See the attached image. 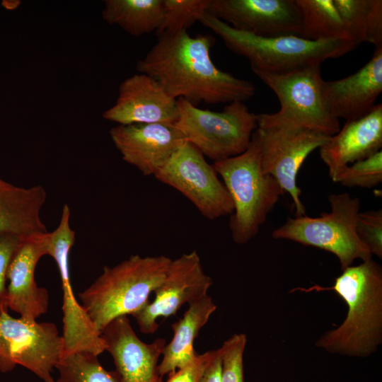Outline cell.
<instances>
[{
  "instance_id": "cell-10",
  "label": "cell",
  "mask_w": 382,
  "mask_h": 382,
  "mask_svg": "<svg viewBox=\"0 0 382 382\" xmlns=\"http://www.w3.org/2000/svg\"><path fill=\"white\" fill-rule=\"evenodd\" d=\"M64 342L56 325L0 315V372L23 366L43 382H55L53 368L62 357Z\"/></svg>"
},
{
  "instance_id": "cell-31",
  "label": "cell",
  "mask_w": 382,
  "mask_h": 382,
  "mask_svg": "<svg viewBox=\"0 0 382 382\" xmlns=\"http://www.w3.org/2000/svg\"><path fill=\"white\" fill-rule=\"evenodd\" d=\"M23 240L11 233H0V315L8 310L6 282L8 265Z\"/></svg>"
},
{
  "instance_id": "cell-26",
  "label": "cell",
  "mask_w": 382,
  "mask_h": 382,
  "mask_svg": "<svg viewBox=\"0 0 382 382\" xmlns=\"http://www.w3.org/2000/svg\"><path fill=\"white\" fill-rule=\"evenodd\" d=\"M59 372L56 382H122L116 371H108L98 356L78 352L62 357L55 366Z\"/></svg>"
},
{
  "instance_id": "cell-22",
  "label": "cell",
  "mask_w": 382,
  "mask_h": 382,
  "mask_svg": "<svg viewBox=\"0 0 382 382\" xmlns=\"http://www.w3.org/2000/svg\"><path fill=\"white\" fill-rule=\"evenodd\" d=\"M216 309V304L207 294L189 304L183 317L172 324L173 336L166 345L163 359L158 364V372L162 377L187 365L196 357L195 339Z\"/></svg>"
},
{
  "instance_id": "cell-3",
  "label": "cell",
  "mask_w": 382,
  "mask_h": 382,
  "mask_svg": "<svg viewBox=\"0 0 382 382\" xmlns=\"http://www.w3.org/2000/svg\"><path fill=\"white\" fill-rule=\"evenodd\" d=\"M171 260L164 255H134L113 267H104L102 274L79 294L96 330L101 333L112 320L132 316L146 305Z\"/></svg>"
},
{
  "instance_id": "cell-1",
  "label": "cell",
  "mask_w": 382,
  "mask_h": 382,
  "mask_svg": "<svg viewBox=\"0 0 382 382\" xmlns=\"http://www.w3.org/2000/svg\"><path fill=\"white\" fill-rule=\"evenodd\" d=\"M158 37L137 68L156 79L175 99L183 98L193 105L217 104L244 102L255 95L251 81L219 69L212 62V36L192 37L183 30Z\"/></svg>"
},
{
  "instance_id": "cell-34",
  "label": "cell",
  "mask_w": 382,
  "mask_h": 382,
  "mask_svg": "<svg viewBox=\"0 0 382 382\" xmlns=\"http://www.w3.org/2000/svg\"><path fill=\"white\" fill-rule=\"evenodd\" d=\"M292 382H294V381H292Z\"/></svg>"
},
{
  "instance_id": "cell-13",
  "label": "cell",
  "mask_w": 382,
  "mask_h": 382,
  "mask_svg": "<svg viewBox=\"0 0 382 382\" xmlns=\"http://www.w3.org/2000/svg\"><path fill=\"white\" fill-rule=\"evenodd\" d=\"M212 284L197 251L184 253L171 260L163 280L154 291V300L132 316L141 332L154 334L158 328L159 318H167L185 303L190 304L207 295Z\"/></svg>"
},
{
  "instance_id": "cell-6",
  "label": "cell",
  "mask_w": 382,
  "mask_h": 382,
  "mask_svg": "<svg viewBox=\"0 0 382 382\" xmlns=\"http://www.w3.org/2000/svg\"><path fill=\"white\" fill-rule=\"evenodd\" d=\"M328 200L330 212H323L318 217L306 214L289 218L272 231V237L329 252L337 257L341 271L352 265L357 259L364 261L371 258L356 232L359 199L343 192L330 195Z\"/></svg>"
},
{
  "instance_id": "cell-14",
  "label": "cell",
  "mask_w": 382,
  "mask_h": 382,
  "mask_svg": "<svg viewBox=\"0 0 382 382\" xmlns=\"http://www.w3.org/2000/svg\"><path fill=\"white\" fill-rule=\"evenodd\" d=\"M207 13L232 28L261 37H301L296 0H210Z\"/></svg>"
},
{
  "instance_id": "cell-9",
  "label": "cell",
  "mask_w": 382,
  "mask_h": 382,
  "mask_svg": "<svg viewBox=\"0 0 382 382\" xmlns=\"http://www.w3.org/2000/svg\"><path fill=\"white\" fill-rule=\"evenodd\" d=\"M253 73L277 96L279 118L329 137L340 129L339 120L330 113L323 94L320 65H311L287 72Z\"/></svg>"
},
{
  "instance_id": "cell-27",
  "label": "cell",
  "mask_w": 382,
  "mask_h": 382,
  "mask_svg": "<svg viewBox=\"0 0 382 382\" xmlns=\"http://www.w3.org/2000/svg\"><path fill=\"white\" fill-rule=\"evenodd\" d=\"M162 23L158 36L187 30L207 13L210 0H163Z\"/></svg>"
},
{
  "instance_id": "cell-20",
  "label": "cell",
  "mask_w": 382,
  "mask_h": 382,
  "mask_svg": "<svg viewBox=\"0 0 382 382\" xmlns=\"http://www.w3.org/2000/svg\"><path fill=\"white\" fill-rule=\"evenodd\" d=\"M382 147V105L364 116L346 121L339 132L319 148L332 180L347 166L364 159Z\"/></svg>"
},
{
  "instance_id": "cell-5",
  "label": "cell",
  "mask_w": 382,
  "mask_h": 382,
  "mask_svg": "<svg viewBox=\"0 0 382 382\" xmlns=\"http://www.w3.org/2000/svg\"><path fill=\"white\" fill-rule=\"evenodd\" d=\"M199 22L218 35L229 50L246 57L253 71L279 74L320 65L358 46L347 40L313 41L295 35L257 36L238 30L207 13Z\"/></svg>"
},
{
  "instance_id": "cell-24",
  "label": "cell",
  "mask_w": 382,
  "mask_h": 382,
  "mask_svg": "<svg viewBox=\"0 0 382 382\" xmlns=\"http://www.w3.org/2000/svg\"><path fill=\"white\" fill-rule=\"evenodd\" d=\"M349 40L357 45L382 46L381 0H333Z\"/></svg>"
},
{
  "instance_id": "cell-30",
  "label": "cell",
  "mask_w": 382,
  "mask_h": 382,
  "mask_svg": "<svg viewBox=\"0 0 382 382\" xmlns=\"http://www.w3.org/2000/svg\"><path fill=\"white\" fill-rule=\"evenodd\" d=\"M356 232L371 254L382 258V209L359 212Z\"/></svg>"
},
{
  "instance_id": "cell-4",
  "label": "cell",
  "mask_w": 382,
  "mask_h": 382,
  "mask_svg": "<svg viewBox=\"0 0 382 382\" xmlns=\"http://www.w3.org/2000/svg\"><path fill=\"white\" fill-rule=\"evenodd\" d=\"M213 166L233 203L234 210L229 220L232 239L236 244H246L256 236L284 193L279 183L262 170L257 130L244 152L216 161Z\"/></svg>"
},
{
  "instance_id": "cell-18",
  "label": "cell",
  "mask_w": 382,
  "mask_h": 382,
  "mask_svg": "<svg viewBox=\"0 0 382 382\" xmlns=\"http://www.w3.org/2000/svg\"><path fill=\"white\" fill-rule=\"evenodd\" d=\"M45 233L23 239L7 271L8 309L29 321L37 320L47 311L49 307L47 290L38 286L35 279L37 264L42 256L47 255Z\"/></svg>"
},
{
  "instance_id": "cell-28",
  "label": "cell",
  "mask_w": 382,
  "mask_h": 382,
  "mask_svg": "<svg viewBox=\"0 0 382 382\" xmlns=\"http://www.w3.org/2000/svg\"><path fill=\"white\" fill-rule=\"evenodd\" d=\"M332 181L349 187L378 185L382 182V151L347 166Z\"/></svg>"
},
{
  "instance_id": "cell-29",
  "label": "cell",
  "mask_w": 382,
  "mask_h": 382,
  "mask_svg": "<svg viewBox=\"0 0 382 382\" xmlns=\"http://www.w3.org/2000/svg\"><path fill=\"white\" fill-rule=\"evenodd\" d=\"M247 343L244 333H236L219 348L221 354V382H244L243 355Z\"/></svg>"
},
{
  "instance_id": "cell-32",
  "label": "cell",
  "mask_w": 382,
  "mask_h": 382,
  "mask_svg": "<svg viewBox=\"0 0 382 382\" xmlns=\"http://www.w3.org/2000/svg\"><path fill=\"white\" fill-rule=\"evenodd\" d=\"M216 349L197 354L187 365L170 374L166 382H200L214 359Z\"/></svg>"
},
{
  "instance_id": "cell-16",
  "label": "cell",
  "mask_w": 382,
  "mask_h": 382,
  "mask_svg": "<svg viewBox=\"0 0 382 382\" xmlns=\"http://www.w3.org/2000/svg\"><path fill=\"white\" fill-rule=\"evenodd\" d=\"M110 136L122 159L144 175H154L186 142L175 125H118Z\"/></svg>"
},
{
  "instance_id": "cell-7",
  "label": "cell",
  "mask_w": 382,
  "mask_h": 382,
  "mask_svg": "<svg viewBox=\"0 0 382 382\" xmlns=\"http://www.w3.org/2000/svg\"><path fill=\"white\" fill-rule=\"evenodd\" d=\"M175 126L185 141L214 162L244 152L257 128L256 114L243 102L226 105L222 111L200 109L183 98L177 99Z\"/></svg>"
},
{
  "instance_id": "cell-33",
  "label": "cell",
  "mask_w": 382,
  "mask_h": 382,
  "mask_svg": "<svg viewBox=\"0 0 382 382\" xmlns=\"http://www.w3.org/2000/svg\"><path fill=\"white\" fill-rule=\"evenodd\" d=\"M221 354L220 349L216 352L200 382H221Z\"/></svg>"
},
{
  "instance_id": "cell-11",
  "label": "cell",
  "mask_w": 382,
  "mask_h": 382,
  "mask_svg": "<svg viewBox=\"0 0 382 382\" xmlns=\"http://www.w3.org/2000/svg\"><path fill=\"white\" fill-rule=\"evenodd\" d=\"M70 209L65 204L57 227L45 234L47 255L56 262L61 279L63 299L62 357L78 352H88L98 356L106 351V343L76 300L71 282L69 257L75 241V231L70 226Z\"/></svg>"
},
{
  "instance_id": "cell-17",
  "label": "cell",
  "mask_w": 382,
  "mask_h": 382,
  "mask_svg": "<svg viewBox=\"0 0 382 382\" xmlns=\"http://www.w3.org/2000/svg\"><path fill=\"white\" fill-rule=\"evenodd\" d=\"M101 336L122 382H163L158 360L166 345L165 339L144 342L127 316L112 320L102 330Z\"/></svg>"
},
{
  "instance_id": "cell-21",
  "label": "cell",
  "mask_w": 382,
  "mask_h": 382,
  "mask_svg": "<svg viewBox=\"0 0 382 382\" xmlns=\"http://www.w3.org/2000/svg\"><path fill=\"white\" fill-rule=\"evenodd\" d=\"M46 199L41 185L20 187L0 176V233L25 239L47 232L40 216Z\"/></svg>"
},
{
  "instance_id": "cell-2",
  "label": "cell",
  "mask_w": 382,
  "mask_h": 382,
  "mask_svg": "<svg viewBox=\"0 0 382 382\" xmlns=\"http://www.w3.org/2000/svg\"><path fill=\"white\" fill-rule=\"evenodd\" d=\"M300 291H333L347 306L345 320L323 333L315 345L329 353L365 358L382 343V267L371 258L342 271L328 287L316 284Z\"/></svg>"
},
{
  "instance_id": "cell-23",
  "label": "cell",
  "mask_w": 382,
  "mask_h": 382,
  "mask_svg": "<svg viewBox=\"0 0 382 382\" xmlns=\"http://www.w3.org/2000/svg\"><path fill=\"white\" fill-rule=\"evenodd\" d=\"M164 14L163 0H105L103 20L138 37L157 31Z\"/></svg>"
},
{
  "instance_id": "cell-15",
  "label": "cell",
  "mask_w": 382,
  "mask_h": 382,
  "mask_svg": "<svg viewBox=\"0 0 382 382\" xmlns=\"http://www.w3.org/2000/svg\"><path fill=\"white\" fill-rule=\"evenodd\" d=\"M102 116L122 125H175L178 117L177 99L154 78L137 74L120 83L115 103L105 110Z\"/></svg>"
},
{
  "instance_id": "cell-19",
  "label": "cell",
  "mask_w": 382,
  "mask_h": 382,
  "mask_svg": "<svg viewBox=\"0 0 382 382\" xmlns=\"http://www.w3.org/2000/svg\"><path fill=\"white\" fill-rule=\"evenodd\" d=\"M382 91V46L357 72L335 81H324L323 94L332 117L346 121L369 113Z\"/></svg>"
},
{
  "instance_id": "cell-25",
  "label": "cell",
  "mask_w": 382,
  "mask_h": 382,
  "mask_svg": "<svg viewBox=\"0 0 382 382\" xmlns=\"http://www.w3.org/2000/svg\"><path fill=\"white\" fill-rule=\"evenodd\" d=\"M296 3L301 16V37L313 41L349 40L333 0H296Z\"/></svg>"
},
{
  "instance_id": "cell-12",
  "label": "cell",
  "mask_w": 382,
  "mask_h": 382,
  "mask_svg": "<svg viewBox=\"0 0 382 382\" xmlns=\"http://www.w3.org/2000/svg\"><path fill=\"white\" fill-rule=\"evenodd\" d=\"M155 178L181 192L208 219L233 212L231 197L214 166L187 141L174 153Z\"/></svg>"
},
{
  "instance_id": "cell-8",
  "label": "cell",
  "mask_w": 382,
  "mask_h": 382,
  "mask_svg": "<svg viewBox=\"0 0 382 382\" xmlns=\"http://www.w3.org/2000/svg\"><path fill=\"white\" fill-rule=\"evenodd\" d=\"M260 137L261 168L291 196L295 216L306 215L297 185V174L308 156L330 137L319 132L282 120L274 113L256 115Z\"/></svg>"
}]
</instances>
